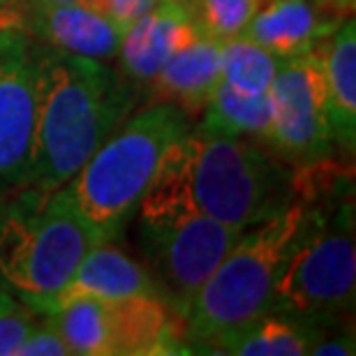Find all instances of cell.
I'll return each instance as SVG.
<instances>
[{
    "label": "cell",
    "instance_id": "1",
    "mask_svg": "<svg viewBox=\"0 0 356 356\" xmlns=\"http://www.w3.org/2000/svg\"><path fill=\"white\" fill-rule=\"evenodd\" d=\"M291 202L294 167L245 139L192 127L169 146L137 218L204 216L250 229Z\"/></svg>",
    "mask_w": 356,
    "mask_h": 356
},
{
    "label": "cell",
    "instance_id": "2",
    "mask_svg": "<svg viewBox=\"0 0 356 356\" xmlns=\"http://www.w3.org/2000/svg\"><path fill=\"white\" fill-rule=\"evenodd\" d=\"M38 74V132L28 185L54 190L72 181L99 144L130 116L137 88L104 60L40 42Z\"/></svg>",
    "mask_w": 356,
    "mask_h": 356
},
{
    "label": "cell",
    "instance_id": "3",
    "mask_svg": "<svg viewBox=\"0 0 356 356\" xmlns=\"http://www.w3.org/2000/svg\"><path fill=\"white\" fill-rule=\"evenodd\" d=\"M109 241L74 202L70 185H24L0 199V280L42 315L81 259Z\"/></svg>",
    "mask_w": 356,
    "mask_h": 356
},
{
    "label": "cell",
    "instance_id": "4",
    "mask_svg": "<svg viewBox=\"0 0 356 356\" xmlns=\"http://www.w3.org/2000/svg\"><path fill=\"white\" fill-rule=\"evenodd\" d=\"M305 209L296 199L245 229L232 245L185 310L183 333L190 352L213 354L225 338L273 310L277 280L296 245Z\"/></svg>",
    "mask_w": 356,
    "mask_h": 356
},
{
    "label": "cell",
    "instance_id": "5",
    "mask_svg": "<svg viewBox=\"0 0 356 356\" xmlns=\"http://www.w3.org/2000/svg\"><path fill=\"white\" fill-rule=\"evenodd\" d=\"M192 123L181 106L151 102L127 116L67 181L83 216L109 241H116L137 213L169 146L183 139Z\"/></svg>",
    "mask_w": 356,
    "mask_h": 356
},
{
    "label": "cell",
    "instance_id": "6",
    "mask_svg": "<svg viewBox=\"0 0 356 356\" xmlns=\"http://www.w3.org/2000/svg\"><path fill=\"white\" fill-rule=\"evenodd\" d=\"M305 206L296 245L277 280L273 310L331 329L347 324L354 312V195Z\"/></svg>",
    "mask_w": 356,
    "mask_h": 356
},
{
    "label": "cell",
    "instance_id": "7",
    "mask_svg": "<svg viewBox=\"0 0 356 356\" xmlns=\"http://www.w3.org/2000/svg\"><path fill=\"white\" fill-rule=\"evenodd\" d=\"M245 229L204 216L137 218L134 245L160 298L185 317L190 301Z\"/></svg>",
    "mask_w": 356,
    "mask_h": 356
},
{
    "label": "cell",
    "instance_id": "8",
    "mask_svg": "<svg viewBox=\"0 0 356 356\" xmlns=\"http://www.w3.org/2000/svg\"><path fill=\"white\" fill-rule=\"evenodd\" d=\"M268 97L273 120L266 144L277 158L296 167L329 158L333 134L319 51L280 58Z\"/></svg>",
    "mask_w": 356,
    "mask_h": 356
},
{
    "label": "cell",
    "instance_id": "9",
    "mask_svg": "<svg viewBox=\"0 0 356 356\" xmlns=\"http://www.w3.org/2000/svg\"><path fill=\"white\" fill-rule=\"evenodd\" d=\"M38 99V42L21 24H0V195L31 181Z\"/></svg>",
    "mask_w": 356,
    "mask_h": 356
},
{
    "label": "cell",
    "instance_id": "10",
    "mask_svg": "<svg viewBox=\"0 0 356 356\" xmlns=\"http://www.w3.org/2000/svg\"><path fill=\"white\" fill-rule=\"evenodd\" d=\"M197 31L190 3L158 0L123 31L116 54L120 74L134 86H146Z\"/></svg>",
    "mask_w": 356,
    "mask_h": 356
},
{
    "label": "cell",
    "instance_id": "11",
    "mask_svg": "<svg viewBox=\"0 0 356 356\" xmlns=\"http://www.w3.org/2000/svg\"><path fill=\"white\" fill-rule=\"evenodd\" d=\"M26 33L40 44L88 58H113L118 54L123 26L88 3L40 5L28 0L24 14Z\"/></svg>",
    "mask_w": 356,
    "mask_h": 356
},
{
    "label": "cell",
    "instance_id": "12",
    "mask_svg": "<svg viewBox=\"0 0 356 356\" xmlns=\"http://www.w3.org/2000/svg\"><path fill=\"white\" fill-rule=\"evenodd\" d=\"M345 19L347 14L315 0H261L243 35L275 58H294L317 51Z\"/></svg>",
    "mask_w": 356,
    "mask_h": 356
},
{
    "label": "cell",
    "instance_id": "13",
    "mask_svg": "<svg viewBox=\"0 0 356 356\" xmlns=\"http://www.w3.org/2000/svg\"><path fill=\"white\" fill-rule=\"evenodd\" d=\"M222 42L197 31L146 83L148 102L176 104L195 120L220 83Z\"/></svg>",
    "mask_w": 356,
    "mask_h": 356
},
{
    "label": "cell",
    "instance_id": "14",
    "mask_svg": "<svg viewBox=\"0 0 356 356\" xmlns=\"http://www.w3.org/2000/svg\"><path fill=\"white\" fill-rule=\"evenodd\" d=\"M113 356L192 354L183 333V317L160 296L139 294L111 301Z\"/></svg>",
    "mask_w": 356,
    "mask_h": 356
},
{
    "label": "cell",
    "instance_id": "15",
    "mask_svg": "<svg viewBox=\"0 0 356 356\" xmlns=\"http://www.w3.org/2000/svg\"><path fill=\"white\" fill-rule=\"evenodd\" d=\"M139 294L160 296L151 273L141 261L130 257L113 241H102L81 259V264L76 266L65 289L42 315H49L58 305L72 301V298L88 296L99 298V301H120V298Z\"/></svg>",
    "mask_w": 356,
    "mask_h": 356
},
{
    "label": "cell",
    "instance_id": "16",
    "mask_svg": "<svg viewBox=\"0 0 356 356\" xmlns=\"http://www.w3.org/2000/svg\"><path fill=\"white\" fill-rule=\"evenodd\" d=\"M329 99L333 144L347 153L356 146V24L347 17L317 49Z\"/></svg>",
    "mask_w": 356,
    "mask_h": 356
},
{
    "label": "cell",
    "instance_id": "17",
    "mask_svg": "<svg viewBox=\"0 0 356 356\" xmlns=\"http://www.w3.org/2000/svg\"><path fill=\"white\" fill-rule=\"evenodd\" d=\"M322 326L305 319L270 310L257 317L243 329L225 338L213 354L232 356H305L312 354L319 338L324 336Z\"/></svg>",
    "mask_w": 356,
    "mask_h": 356
},
{
    "label": "cell",
    "instance_id": "18",
    "mask_svg": "<svg viewBox=\"0 0 356 356\" xmlns=\"http://www.w3.org/2000/svg\"><path fill=\"white\" fill-rule=\"evenodd\" d=\"M44 317L76 356H113V310L111 301L72 298Z\"/></svg>",
    "mask_w": 356,
    "mask_h": 356
},
{
    "label": "cell",
    "instance_id": "19",
    "mask_svg": "<svg viewBox=\"0 0 356 356\" xmlns=\"http://www.w3.org/2000/svg\"><path fill=\"white\" fill-rule=\"evenodd\" d=\"M273 111L270 97L266 95H243L232 90L225 83H218L213 95L206 102L199 120V130L222 137H257L266 141Z\"/></svg>",
    "mask_w": 356,
    "mask_h": 356
},
{
    "label": "cell",
    "instance_id": "20",
    "mask_svg": "<svg viewBox=\"0 0 356 356\" xmlns=\"http://www.w3.org/2000/svg\"><path fill=\"white\" fill-rule=\"evenodd\" d=\"M280 58L245 35L222 42L220 83L243 95H266L273 83Z\"/></svg>",
    "mask_w": 356,
    "mask_h": 356
},
{
    "label": "cell",
    "instance_id": "21",
    "mask_svg": "<svg viewBox=\"0 0 356 356\" xmlns=\"http://www.w3.org/2000/svg\"><path fill=\"white\" fill-rule=\"evenodd\" d=\"M261 0H190L199 31L227 42L245 33Z\"/></svg>",
    "mask_w": 356,
    "mask_h": 356
},
{
    "label": "cell",
    "instance_id": "22",
    "mask_svg": "<svg viewBox=\"0 0 356 356\" xmlns=\"http://www.w3.org/2000/svg\"><path fill=\"white\" fill-rule=\"evenodd\" d=\"M38 322V312L26 303H14L0 312V356H14L17 347Z\"/></svg>",
    "mask_w": 356,
    "mask_h": 356
},
{
    "label": "cell",
    "instance_id": "23",
    "mask_svg": "<svg viewBox=\"0 0 356 356\" xmlns=\"http://www.w3.org/2000/svg\"><path fill=\"white\" fill-rule=\"evenodd\" d=\"M67 354L70 347L60 338V333L40 315L31 333L17 347V352H14V356H67Z\"/></svg>",
    "mask_w": 356,
    "mask_h": 356
},
{
    "label": "cell",
    "instance_id": "24",
    "mask_svg": "<svg viewBox=\"0 0 356 356\" xmlns=\"http://www.w3.org/2000/svg\"><path fill=\"white\" fill-rule=\"evenodd\" d=\"M158 0H92V7H97L99 12H104L106 17L116 21L118 26L127 28L134 19H139L141 14H146Z\"/></svg>",
    "mask_w": 356,
    "mask_h": 356
},
{
    "label": "cell",
    "instance_id": "25",
    "mask_svg": "<svg viewBox=\"0 0 356 356\" xmlns=\"http://www.w3.org/2000/svg\"><path fill=\"white\" fill-rule=\"evenodd\" d=\"M354 329L352 324H338L324 331V336L319 338V343L315 345L312 354L315 356H333V354H354Z\"/></svg>",
    "mask_w": 356,
    "mask_h": 356
},
{
    "label": "cell",
    "instance_id": "26",
    "mask_svg": "<svg viewBox=\"0 0 356 356\" xmlns=\"http://www.w3.org/2000/svg\"><path fill=\"white\" fill-rule=\"evenodd\" d=\"M315 3L333 7V10H338V12H343V14L350 17V14L354 12V3H356V0H315Z\"/></svg>",
    "mask_w": 356,
    "mask_h": 356
},
{
    "label": "cell",
    "instance_id": "27",
    "mask_svg": "<svg viewBox=\"0 0 356 356\" xmlns=\"http://www.w3.org/2000/svg\"><path fill=\"white\" fill-rule=\"evenodd\" d=\"M14 303H17V301H14V296L10 294V289H7L3 282H0V312L7 310V308H12Z\"/></svg>",
    "mask_w": 356,
    "mask_h": 356
},
{
    "label": "cell",
    "instance_id": "28",
    "mask_svg": "<svg viewBox=\"0 0 356 356\" xmlns=\"http://www.w3.org/2000/svg\"><path fill=\"white\" fill-rule=\"evenodd\" d=\"M33 3L40 5H67V3H92V0H33Z\"/></svg>",
    "mask_w": 356,
    "mask_h": 356
},
{
    "label": "cell",
    "instance_id": "29",
    "mask_svg": "<svg viewBox=\"0 0 356 356\" xmlns=\"http://www.w3.org/2000/svg\"><path fill=\"white\" fill-rule=\"evenodd\" d=\"M19 0H0V12L7 10V7H12V5H17Z\"/></svg>",
    "mask_w": 356,
    "mask_h": 356
},
{
    "label": "cell",
    "instance_id": "30",
    "mask_svg": "<svg viewBox=\"0 0 356 356\" xmlns=\"http://www.w3.org/2000/svg\"><path fill=\"white\" fill-rule=\"evenodd\" d=\"M185 3H190V0H185Z\"/></svg>",
    "mask_w": 356,
    "mask_h": 356
}]
</instances>
